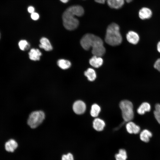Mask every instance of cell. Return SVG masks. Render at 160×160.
Returning <instances> with one entry per match:
<instances>
[{
    "mask_svg": "<svg viewBox=\"0 0 160 160\" xmlns=\"http://www.w3.org/2000/svg\"><path fill=\"white\" fill-rule=\"evenodd\" d=\"M80 44L86 50L92 47V53L94 55L101 57L105 53V49L102 39L93 34L87 33L84 35L81 40Z\"/></svg>",
    "mask_w": 160,
    "mask_h": 160,
    "instance_id": "cell-1",
    "label": "cell"
},
{
    "mask_svg": "<svg viewBox=\"0 0 160 160\" xmlns=\"http://www.w3.org/2000/svg\"><path fill=\"white\" fill-rule=\"evenodd\" d=\"M73 109L76 114H81L85 112L86 109V105L83 101L80 100H77L73 103Z\"/></svg>",
    "mask_w": 160,
    "mask_h": 160,
    "instance_id": "cell-6",
    "label": "cell"
},
{
    "mask_svg": "<svg viewBox=\"0 0 160 160\" xmlns=\"http://www.w3.org/2000/svg\"><path fill=\"white\" fill-rule=\"evenodd\" d=\"M100 111V106L96 104H94L92 106L90 114L93 117H96L98 115Z\"/></svg>",
    "mask_w": 160,
    "mask_h": 160,
    "instance_id": "cell-21",
    "label": "cell"
},
{
    "mask_svg": "<svg viewBox=\"0 0 160 160\" xmlns=\"http://www.w3.org/2000/svg\"><path fill=\"white\" fill-rule=\"evenodd\" d=\"M153 113L155 119L160 124V104H157L155 105V110Z\"/></svg>",
    "mask_w": 160,
    "mask_h": 160,
    "instance_id": "cell-23",
    "label": "cell"
},
{
    "mask_svg": "<svg viewBox=\"0 0 160 160\" xmlns=\"http://www.w3.org/2000/svg\"><path fill=\"white\" fill-rule=\"evenodd\" d=\"M116 160H126L127 154L126 151L124 149H120L119 153L115 155Z\"/></svg>",
    "mask_w": 160,
    "mask_h": 160,
    "instance_id": "cell-20",
    "label": "cell"
},
{
    "mask_svg": "<svg viewBox=\"0 0 160 160\" xmlns=\"http://www.w3.org/2000/svg\"><path fill=\"white\" fill-rule=\"evenodd\" d=\"M108 6L111 8L119 9L122 7L124 4V0H107Z\"/></svg>",
    "mask_w": 160,
    "mask_h": 160,
    "instance_id": "cell-14",
    "label": "cell"
},
{
    "mask_svg": "<svg viewBox=\"0 0 160 160\" xmlns=\"http://www.w3.org/2000/svg\"><path fill=\"white\" fill-rule=\"evenodd\" d=\"M18 147V144L14 140L11 139L7 142L5 144V148L6 151L13 152Z\"/></svg>",
    "mask_w": 160,
    "mask_h": 160,
    "instance_id": "cell-9",
    "label": "cell"
},
{
    "mask_svg": "<svg viewBox=\"0 0 160 160\" xmlns=\"http://www.w3.org/2000/svg\"><path fill=\"white\" fill-rule=\"evenodd\" d=\"M28 11L29 13L31 14L34 12L35 9L33 6H30L28 7Z\"/></svg>",
    "mask_w": 160,
    "mask_h": 160,
    "instance_id": "cell-27",
    "label": "cell"
},
{
    "mask_svg": "<svg viewBox=\"0 0 160 160\" xmlns=\"http://www.w3.org/2000/svg\"><path fill=\"white\" fill-rule=\"evenodd\" d=\"M57 64L60 68L63 69H68L71 65L70 61L63 59L58 60L57 62Z\"/></svg>",
    "mask_w": 160,
    "mask_h": 160,
    "instance_id": "cell-19",
    "label": "cell"
},
{
    "mask_svg": "<svg viewBox=\"0 0 160 160\" xmlns=\"http://www.w3.org/2000/svg\"><path fill=\"white\" fill-rule=\"evenodd\" d=\"M76 13L70 7L63 13L62 18L63 25L65 28L69 30L76 29L79 25V21L74 16Z\"/></svg>",
    "mask_w": 160,
    "mask_h": 160,
    "instance_id": "cell-3",
    "label": "cell"
},
{
    "mask_svg": "<svg viewBox=\"0 0 160 160\" xmlns=\"http://www.w3.org/2000/svg\"><path fill=\"white\" fill-rule=\"evenodd\" d=\"M105 126V124L104 121L100 118H96L93 121V127L97 131H100L103 130Z\"/></svg>",
    "mask_w": 160,
    "mask_h": 160,
    "instance_id": "cell-13",
    "label": "cell"
},
{
    "mask_svg": "<svg viewBox=\"0 0 160 160\" xmlns=\"http://www.w3.org/2000/svg\"><path fill=\"white\" fill-rule=\"evenodd\" d=\"M18 46L20 49L22 50L28 49L30 47V44L25 40H22L18 43Z\"/></svg>",
    "mask_w": 160,
    "mask_h": 160,
    "instance_id": "cell-22",
    "label": "cell"
},
{
    "mask_svg": "<svg viewBox=\"0 0 160 160\" xmlns=\"http://www.w3.org/2000/svg\"><path fill=\"white\" fill-rule=\"evenodd\" d=\"M45 117V114L42 111H33L29 116L27 121L28 124L31 128H35L42 123Z\"/></svg>",
    "mask_w": 160,
    "mask_h": 160,
    "instance_id": "cell-5",
    "label": "cell"
},
{
    "mask_svg": "<svg viewBox=\"0 0 160 160\" xmlns=\"http://www.w3.org/2000/svg\"><path fill=\"white\" fill-rule=\"evenodd\" d=\"M101 57L94 55L89 60V63L92 66L98 68L103 64V60Z\"/></svg>",
    "mask_w": 160,
    "mask_h": 160,
    "instance_id": "cell-10",
    "label": "cell"
},
{
    "mask_svg": "<svg viewBox=\"0 0 160 160\" xmlns=\"http://www.w3.org/2000/svg\"><path fill=\"white\" fill-rule=\"evenodd\" d=\"M85 76L90 81H93L96 77V74L95 71L92 68H89L84 72Z\"/></svg>",
    "mask_w": 160,
    "mask_h": 160,
    "instance_id": "cell-18",
    "label": "cell"
},
{
    "mask_svg": "<svg viewBox=\"0 0 160 160\" xmlns=\"http://www.w3.org/2000/svg\"><path fill=\"white\" fill-rule=\"evenodd\" d=\"M95 1L98 3L100 4H104L105 3V0H95Z\"/></svg>",
    "mask_w": 160,
    "mask_h": 160,
    "instance_id": "cell-29",
    "label": "cell"
},
{
    "mask_svg": "<svg viewBox=\"0 0 160 160\" xmlns=\"http://www.w3.org/2000/svg\"><path fill=\"white\" fill-rule=\"evenodd\" d=\"M105 40L107 43L112 46L118 45L121 43L122 37L119 32V27L117 24L112 23L108 26Z\"/></svg>",
    "mask_w": 160,
    "mask_h": 160,
    "instance_id": "cell-2",
    "label": "cell"
},
{
    "mask_svg": "<svg viewBox=\"0 0 160 160\" xmlns=\"http://www.w3.org/2000/svg\"><path fill=\"white\" fill-rule=\"evenodd\" d=\"M119 107L124 121L128 122L131 121L134 117L133 105L132 103L128 100H123L120 103Z\"/></svg>",
    "mask_w": 160,
    "mask_h": 160,
    "instance_id": "cell-4",
    "label": "cell"
},
{
    "mask_svg": "<svg viewBox=\"0 0 160 160\" xmlns=\"http://www.w3.org/2000/svg\"><path fill=\"white\" fill-rule=\"evenodd\" d=\"M126 128L128 132L130 134H138L140 129L139 126L131 121L128 122L126 124Z\"/></svg>",
    "mask_w": 160,
    "mask_h": 160,
    "instance_id": "cell-8",
    "label": "cell"
},
{
    "mask_svg": "<svg viewBox=\"0 0 160 160\" xmlns=\"http://www.w3.org/2000/svg\"><path fill=\"white\" fill-rule=\"evenodd\" d=\"M63 3H67L69 0H60Z\"/></svg>",
    "mask_w": 160,
    "mask_h": 160,
    "instance_id": "cell-30",
    "label": "cell"
},
{
    "mask_svg": "<svg viewBox=\"0 0 160 160\" xmlns=\"http://www.w3.org/2000/svg\"><path fill=\"white\" fill-rule=\"evenodd\" d=\"M156 49L157 51L160 53V41H159L157 44Z\"/></svg>",
    "mask_w": 160,
    "mask_h": 160,
    "instance_id": "cell-28",
    "label": "cell"
},
{
    "mask_svg": "<svg viewBox=\"0 0 160 160\" xmlns=\"http://www.w3.org/2000/svg\"><path fill=\"white\" fill-rule=\"evenodd\" d=\"M61 160H74L73 154L70 153L63 154L61 157Z\"/></svg>",
    "mask_w": 160,
    "mask_h": 160,
    "instance_id": "cell-24",
    "label": "cell"
},
{
    "mask_svg": "<svg viewBox=\"0 0 160 160\" xmlns=\"http://www.w3.org/2000/svg\"><path fill=\"white\" fill-rule=\"evenodd\" d=\"M40 44L39 46L40 48L46 51H51L52 49V45L49 40L46 38H42L40 40Z\"/></svg>",
    "mask_w": 160,
    "mask_h": 160,
    "instance_id": "cell-11",
    "label": "cell"
},
{
    "mask_svg": "<svg viewBox=\"0 0 160 160\" xmlns=\"http://www.w3.org/2000/svg\"><path fill=\"white\" fill-rule=\"evenodd\" d=\"M126 38L129 42L134 45L137 44L140 39L138 34L133 31H130L128 32L126 35Z\"/></svg>",
    "mask_w": 160,
    "mask_h": 160,
    "instance_id": "cell-7",
    "label": "cell"
},
{
    "mask_svg": "<svg viewBox=\"0 0 160 160\" xmlns=\"http://www.w3.org/2000/svg\"><path fill=\"white\" fill-rule=\"evenodd\" d=\"M126 2L128 3H129L131 2L132 0H125Z\"/></svg>",
    "mask_w": 160,
    "mask_h": 160,
    "instance_id": "cell-31",
    "label": "cell"
},
{
    "mask_svg": "<svg viewBox=\"0 0 160 160\" xmlns=\"http://www.w3.org/2000/svg\"><path fill=\"white\" fill-rule=\"evenodd\" d=\"M31 17L33 20H36L39 19V16L38 13L34 12L31 14Z\"/></svg>",
    "mask_w": 160,
    "mask_h": 160,
    "instance_id": "cell-26",
    "label": "cell"
},
{
    "mask_svg": "<svg viewBox=\"0 0 160 160\" xmlns=\"http://www.w3.org/2000/svg\"><path fill=\"white\" fill-rule=\"evenodd\" d=\"M151 10L146 7H143L141 9L139 12V17L140 19L144 20L150 18L152 15Z\"/></svg>",
    "mask_w": 160,
    "mask_h": 160,
    "instance_id": "cell-12",
    "label": "cell"
},
{
    "mask_svg": "<svg viewBox=\"0 0 160 160\" xmlns=\"http://www.w3.org/2000/svg\"><path fill=\"white\" fill-rule=\"evenodd\" d=\"M30 59L33 61L39 60L41 53L38 49H31L28 53Z\"/></svg>",
    "mask_w": 160,
    "mask_h": 160,
    "instance_id": "cell-15",
    "label": "cell"
},
{
    "mask_svg": "<svg viewBox=\"0 0 160 160\" xmlns=\"http://www.w3.org/2000/svg\"><path fill=\"white\" fill-rule=\"evenodd\" d=\"M154 68L160 72V58L157 59L153 64Z\"/></svg>",
    "mask_w": 160,
    "mask_h": 160,
    "instance_id": "cell-25",
    "label": "cell"
},
{
    "mask_svg": "<svg viewBox=\"0 0 160 160\" xmlns=\"http://www.w3.org/2000/svg\"><path fill=\"white\" fill-rule=\"evenodd\" d=\"M152 135V133L150 131L145 129L143 130L140 133V138L143 142H148Z\"/></svg>",
    "mask_w": 160,
    "mask_h": 160,
    "instance_id": "cell-17",
    "label": "cell"
},
{
    "mask_svg": "<svg viewBox=\"0 0 160 160\" xmlns=\"http://www.w3.org/2000/svg\"><path fill=\"white\" fill-rule=\"evenodd\" d=\"M151 109V106L148 103L145 102L142 103L137 108V113L140 115H143L147 112L149 111Z\"/></svg>",
    "mask_w": 160,
    "mask_h": 160,
    "instance_id": "cell-16",
    "label": "cell"
}]
</instances>
